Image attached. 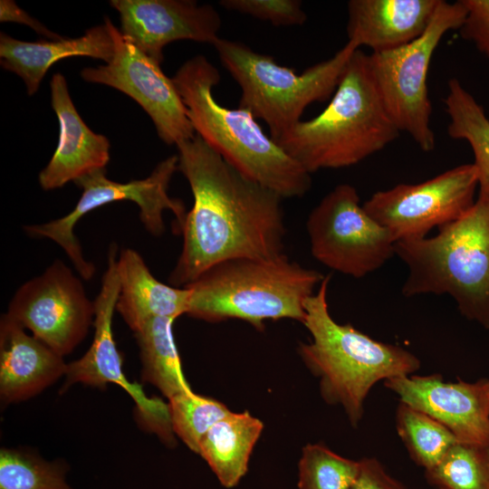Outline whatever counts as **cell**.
<instances>
[{
    "instance_id": "26",
    "label": "cell",
    "mask_w": 489,
    "mask_h": 489,
    "mask_svg": "<svg viewBox=\"0 0 489 489\" xmlns=\"http://www.w3.org/2000/svg\"><path fill=\"white\" fill-rule=\"evenodd\" d=\"M425 476L437 489H489V447L458 442Z\"/></svg>"
},
{
    "instance_id": "21",
    "label": "cell",
    "mask_w": 489,
    "mask_h": 489,
    "mask_svg": "<svg viewBox=\"0 0 489 489\" xmlns=\"http://www.w3.org/2000/svg\"><path fill=\"white\" fill-rule=\"evenodd\" d=\"M117 269L120 292L116 311L133 332L150 319L176 320L187 314L189 289L167 284L155 278L137 251L121 250Z\"/></svg>"
},
{
    "instance_id": "7",
    "label": "cell",
    "mask_w": 489,
    "mask_h": 489,
    "mask_svg": "<svg viewBox=\"0 0 489 489\" xmlns=\"http://www.w3.org/2000/svg\"><path fill=\"white\" fill-rule=\"evenodd\" d=\"M214 47L241 89L238 107L263 120L273 140L299 123L309 105L332 96L349 60L358 50L347 42L332 57L298 74L241 42L220 38Z\"/></svg>"
},
{
    "instance_id": "12",
    "label": "cell",
    "mask_w": 489,
    "mask_h": 489,
    "mask_svg": "<svg viewBox=\"0 0 489 489\" xmlns=\"http://www.w3.org/2000/svg\"><path fill=\"white\" fill-rule=\"evenodd\" d=\"M5 314L63 357L86 337L95 306L82 281L57 259L17 289Z\"/></svg>"
},
{
    "instance_id": "19",
    "label": "cell",
    "mask_w": 489,
    "mask_h": 489,
    "mask_svg": "<svg viewBox=\"0 0 489 489\" xmlns=\"http://www.w3.org/2000/svg\"><path fill=\"white\" fill-rule=\"evenodd\" d=\"M5 313L0 321V397L5 404L33 398L65 376L63 357Z\"/></svg>"
},
{
    "instance_id": "29",
    "label": "cell",
    "mask_w": 489,
    "mask_h": 489,
    "mask_svg": "<svg viewBox=\"0 0 489 489\" xmlns=\"http://www.w3.org/2000/svg\"><path fill=\"white\" fill-rule=\"evenodd\" d=\"M61 464L49 463L27 452L2 448L0 489H72Z\"/></svg>"
},
{
    "instance_id": "28",
    "label": "cell",
    "mask_w": 489,
    "mask_h": 489,
    "mask_svg": "<svg viewBox=\"0 0 489 489\" xmlns=\"http://www.w3.org/2000/svg\"><path fill=\"white\" fill-rule=\"evenodd\" d=\"M360 461L345 458L321 444L303 447L299 463V489H350Z\"/></svg>"
},
{
    "instance_id": "1",
    "label": "cell",
    "mask_w": 489,
    "mask_h": 489,
    "mask_svg": "<svg viewBox=\"0 0 489 489\" xmlns=\"http://www.w3.org/2000/svg\"><path fill=\"white\" fill-rule=\"evenodd\" d=\"M177 148L193 206L180 229L183 245L169 284L187 286L227 260L284 254L279 194L241 174L197 134Z\"/></svg>"
},
{
    "instance_id": "17",
    "label": "cell",
    "mask_w": 489,
    "mask_h": 489,
    "mask_svg": "<svg viewBox=\"0 0 489 489\" xmlns=\"http://www.w3.org/2000/svg\"><path fill=\"white\" fill-rule=\"evenodd\" d=\"M50 85L59 139L51 160L39 174V184L44 190L60 188L93 170L106 168L110 160L109 139L93 132L82 120L64 76L53 74Z\"/></svg>"
},
{
    "instance_id": "32",
    "label": "cell",
    "mask_w": 489,
    "mask_h": 489,
    "mask_svg": "<svg viewBox=\"0 0 489 489\" xmlns=\"http://www.w3.org/2000/svg\"><path fill=\"white\" fill-rule=\"evenodd\" d=\"M350 489H407L391 476L376 458L365 457L360 461V472Z\"/></svg>"
},
{
    "instance_id": "10",
    "label": "cell",
    "mask_w": 489,
    "mask_h": 489,
    "mask_svg": "<svg viewBox=\"0 0 489 489\" xmlns=\"http://www.w3.org/2000/svg\"><path fill=\"white\" fill-rule=\"evenodd\" d=\"M306 229L312 256L354 278L377 271L396 255V239L365 211L350 184L336 186L320 201Z\"/></svg>"
},
{
    "instance_id": "22",
    "label": "cell",
    "mask_w": 489,
    "mask_h": 489,
    "mask_svg": "<svg viewBox=\"0 0 489 489\" xmlns=\"http://www.w3.org/2000/svg\"><path fill=\"white\" fill-rule=\"evenodd\" d=\"M264 425L249 412H231L215 424L201 440L200 455L225 487L245 475L253 448Z\"/></svg>"
},
{
    "instance_id": "23",
    "label": "cell",
    "mask_w": 489,
    "mask_h": 489,
    "mask_svg": "<svg viewBox=\"0 0 489 489\" xmlns=\"http://www.w3.org/2000/svg\"><path fill=\"white\" fill-rule=\"evenodd\" d=\"M174 321L156 317L134 331L139 348L142 379L157 387L168 399L192 390L182 371L173 335Z\"/></svg>"
},
{
    "instance_id": "13",
    "label": "cell",
    "mask_w": 489,
    "mask_h": 489,
    "mask_svg": "<svg viewBox=\"0 0 489 489\" xmlns=\"http://www.w3.org/2000/svg\"><path fill=\"white\" fill-rule=\"evenodd\" d=\"M104 23L114 43L113 57L105 65L82 69V78L110 86L137 101L166 144L177 146L194 138L196 132L172 78L124 36L109 17L104 18Z\"/></svg>"
},
{
    "instance_id": "27",
    "label": "cell",
    "mask_w": 489,
    "mask_h": 489,
    "mask_svg": "<svg viewBox=\"0 0 489 489\" xmlns=\"http://www.w3.org/2000/svg\"><path fill=\"white\" fill-rule=\"evenodd\" d=\"M168 407L173 432L197 454L210 428L231 413L223 403L193 390L172 397Z\"/></svg>"
},
{
    "instance_id": "15",
    "label": "cell",
    "mask_w": 489,
    "mask_h": 489,
    "mask_svg": "<svg viewBox=\"0 0 489 489\" xmlns=\"http://www.w3.org/2000/svg\"><path fill=\"white\" fill-rule=\"evenodd\" d=\"M119 13L120 32L141 52L163 62L164 47L175 41L190 40L214 45L222 21L208 4L194 0H112Z\"/></svg>"
},
{
    "instance_id": "9",
    "label": "cell",
    "mask_w": 489,
    "mask_h": 489,
    "mask_svg": "<svg viewBox=\"0 0 489 489\" xmlns=\"http://www.w3.org/2000/svg\"><path fill=\"white\" fill-rule=\"evenodd\" d=\"M177 170V155L159 162L149 177L127 183L109 179L106 168L93 170L74 181L82 189V195L70 213L46 223L26 225L24 231L31 237L48 238L55 242L68 255L80 276L89 281L94 275L95 266L85 259L74 235L78 221L96 208L116 201L129 200L137 204L140 221L153 236H160L166 230L163 219L165 210L174 214L176 229L179 234L187 212L180 199L168 194L169 183Z\"/></svg>"
},
{
    "instance_id": "11",
    "label": "cell",
    "mask_w": 489,
    "mask_h": 489,
    "mask_svg": "<svg viewBox=\"0 0 489 489\" xmlns=\"http://www.w3.org/2000/svg\"><path fill=\"white\" fill-rule=\"evenodd\" d=\"M477 188L475 166L465 164L421 183L377 191L362 206L397 242L423 238L465 213L475 201Z\"/></svg>"
},
{
    "instance_id": "16",
    "label": "cell",
    "mask_w": 489,
    "mask_h": 489,
    "mask_svg": "<svg viewBox=\"0 0 489 489\" xmlns=\"http://www.w3.org/2000/svg\"><path fill=\"white\" fill-rule=\"evenodd\" d=\"M399 401L415 408L450 430L459 442L489 447L486 379L446 382L441 375H408L385 380Z\"/></svg>"
},
{
    "instance_id": "31",
    "label": "cell",
    "mask_w": 489,
    "mask_h": 489,
    "mask_svg": "<svg viewBox=\"0 0 489 489\" xmlns=\"http://www.w3.org/2000/svg\"><path fill=\"white\" fill-rule=\"evenodd\" d=\"M462 2L466 8V15L459 29L460 34L489 58V0Z\"/></svg>"
},
{
    "instance_id": "14",
    "label": "cell",
    "mask_w": 489,
    "mask_h": 489,
    "mask_svg": "<svg viewBox=\"0 0 489 489\" xmlns=\"http://www.w3.org/2000/svg\"><path fill=\"white\" fill-rule=\"evenodd\" d=\"M116 244H111L108 265L102 276L101 287L94 301V336L85 354L67 364L62 390L75 383L106 388L109 383L120 386L136 403L141 427L157 434L163 441H174L168 404L158 398H148L142 387L129 382L122 370V359L112 331L113 312L120 292Z\"/></svg>"
},
{
    "instance_id": "5",
    "label": "cell",
    "mask_w": 489,
    "mask_h": 489,
    "mask_svg": "<svg viewBox=\"0 0 489 489\" xmlns=\"http://www.w3.org/2000/svg\"><path fill=\"white\" fill-rule=\"evenodd\" d=\"M324 277L285 254L227 260L184 286L190 291L187 314L210 322L238 319L257 330L267 320L303 323L305 302Z\"/></svg>"
},
{
    "instance_id": "24",
    "label": "cell",
    "mask_w": 489,
    "mask_h": 489,
    "mask_svg": "<svg viewBox=\"0 0 489 489\" xmlns=\"http://www.w3.org/2000/svg\"><path fill=\"white\" fill-rule=\"evenodd\" d=\"M444 100L449 117L448 135L472 149L478 181V197H489V119L483 107L456 79L447 84Z\"/></svg>"
},
{
    "instance_id": "6",
    "label": "cell",
    "mask_w": 489,
    "mask_h": 489,
    "mask_svg": "<svg viewBox=\"0 0 489 489\" xmlns=\"http://www.w3.org/2000/svg\"><path fill=\"white\" fill-rule=\"evenodd\" d=\"M408 266L402 294H448L461 314L489 329V197H478L434 236L399 240Z\"/></svg>"
},
{
    "instance_id": "30",
    "label": "cell",
    "mask_w": 489,
    "mask_h": 489,
    "mask_svg": "<svg viewBox=\"0 0 489 489\" xmlns=\"http://www.w3.org/2000/svg\"><path fill=\"white\" fill-rule=\"evenodd\" d=\"M226 10L267 21L275 26L302 25L307 14L299 0H221Z\"/></svg>"
},
{
    "instance_id": "33",
    "label": "cell",
    "mask_w": 489,
    "mask_h": 489,
    "mask_svg": "<svg viewBox=\"0 0 489 489\" xmlns=\"http://www.w3.org/2000/svg\"><path fill=\"white\" fill-rule=\"evenodd\" d=\"M0 21L16 22L28 25L37 34L44 35L51 40L62 38L61 35L50 31L46 26L34 17H31L12 0L0 1Z\"/></svg>"
},
{
    "instance_id": "20",
    "label": "cell",
    "mask_w": 489,
    "mask_h": 489,
    "mask_svg": "<svg viewBox=\"0 0 489 489\" xmlns=\"http://www.w3.org/2000/svg\"><path fill=\"white\" fill-rule=\"evenodd\" d=\"M113 53L114 43L106 23L77 38L24 42L0 34L1 66L22 78L29 95L38 91L50 67L63 58L88 56L107 63Z\"/></svg>"
},
{
    "instance_id": "18",
    "label": "cell",
    "mask_w": 489,
    "mask_h": 489,
    "mask_svg": "<svg viewBox=\"0 0 489 489\" xmlns=\"http://www.w3.org/2000/svg\"><path fill=\"white\" fill-rule=\"evenodd\" d=\"M441 0H350L348 42L372 53L399 48L421 36Z\"/></svg>"
},
{
    "instance_id": "2",
    "label": "cell",
    "mask_w": 489,
    "mask_h": 489,
    "mask_svg": "<svg viewBox=\"0 0 489 489\" xmlns=\"http://www.w3.org/2000/svg\"><path fill=\"white\" fill-rule=\"evenodd\" d=\"M172 80L196 134L241 174L283 198L309 191L311 174L263 131L249 110L216 101L213 90L220 74L204 55L185 62Z\"/></svg>"
},
{
    "instance_id": "8",
    "label": "cell",
    "mask_w": 489,
    "mask_h": 489,
    "mask_svg": "<svg viewBox=\"0 0 489 489\" xmlns=\"http://www.w3.org/2000/svg\"><path fill=\"white\" fill-rule=\"evenodd\" d=\"M466 15L462 0H441L425 33L399 48L369 54L370 72L390 119L423 151L435 148L427 73L433 54L444 35L460 29Z\"/></svg>"
},
{
    "instance_id": "34",
    "label": "cell",
    "mask_w": 489,
    "mask_h": 489,
    "mask_svg": "<svg viewBox=\"0 0 489 489\" xmlns=\"http://www.w3.org/2000/svg\"><path fill=\"white\" fill-rule=\"evenodd\" d=\"M486 392H487V398L489 402V379H486Z\"/></svg>"
},
{
    "instance_id": "4",
    "label": "cell",
    "mask_w": 489,
    "mask_h": 489,
    "mask_svg": "<svg viewBox=\"0 0 489 489\" xmlns=\"http://www.w3.org/2000/svg\"><path fill=\"white\" fill-rule=\"evenodd\" d=\"M325 275L305 302L303 325L312 336L299 352L307 367L320 378L321 392L331 404L340 405L356 427L364 413V401L379 381L412 375L420 360L402 347L372 339L350 324L334 321L329 312Z\"/></svg>"
},
{
    "instance_id": "3",
    "label": "cell",
    "mask_w": 489,
    "mask_h": 489,
    "mask_svg": "<svg viewBox=\"0 0 489 489\" xmlns=\"http://www.w3.org/2000/svg\"><path fill=\"white\" fill-rule=\"evenodd\" d=\"M399 133L374 83L369 54L358 49L327 107L274 141L312 174L356 165L383 149Z\"/></svg>"
},
{
    "instance_id": "25",
    "label": "cell",
    "mask_w": 489,
    "mask_h": 489,
    "mask_svg": "<svg viewBox=\"0 0 489 489\" xmlns=\"http://www.w3.org/2000/svg\"><path fill=\"white\" fill-rule=\"evenodd\" d=\"M396 428L411 459L425 470L434 466L459 442L441 423L400 401L396 412Z\"/></svg>"
}]
</instances>
